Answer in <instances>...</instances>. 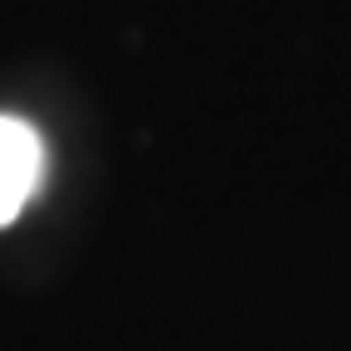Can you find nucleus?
<instances>
[{
    "label": "nucleus",
    "instance_id": "nucleus-1",
    "mask_svg": "<svg viewBox=\"0 0 351 351\" xmlns=\"http://www.w3.org/2000/svg\"><path fill=\"white\" fill-rule=\"evenodd\" d=\"M44 181V142L25 117L0 112V230L15 225L20 210Z\"/></svg>",
    "mask_w": 351,
    "mask_h": 351
}]
</instances>
